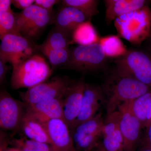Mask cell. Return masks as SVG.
I'll use <instances>...</instances> for the list:
<instances>
[{
	"label": "cell",
	"instance_id": "cell-22",
	"mask_svg": "<svg viewBox=\"0 0 151 151\" xmlns=\"http://www.w3.org/2000/svg\"><path fill=\"white\" fill-rule=\"evenodd\" d=\"M151 100V89L142 96L131 101V108L133 113L145 128L148 112Z\"/></svg>",
	"mask_w": 151,
	"mask_h": 151
},
{
	"label": "cell",
	"instance_id": "cell-25",
	"mask_svg": "<svg viewBox=\"0 0 151 151\" xmlns=\"http://www.w3.org/2000/svg\"><path fill=\"white\" fill-rule=\"evenodd\" d=\"M97 0H63V6H71L83 13L91 20L92 17L99 13Z\"/></svg>",
	"mask_w": 151,
	"mask_h": 151
},
{
	"label": "cell",
	"instance_id": "cell-12",
	"mask_svg": "<svg viewBox=\"0 0 151 151\" xmlns=\"http://www.w3.org/2000/svg\"><path fill=\"white\" fill-rule=\"evenodd\" d=\"M104 103L105 95L101 86L85 83L80 112L70 131L93 118Z\"/></svg>",
	"mask_w": 151,
	"mask_h": 151
},
{
	"label": "cell",
	"instance_id": "cell-33",
	"mask_svg": "<svg viewBox=\"0 0 151 151\" xmlns=\"http://www.w3.org/2000/svg\"><path fill=\"white\" fill-rule=\"evenodd\" d=\"M12 4L11 0H1L0 1V12H9L13 13V11L11 9Z\"/></svg>",
	"mask_w": 151,
	"mask_h": 151
},
{
	"label": "cell",
	"instance_id": "cell-13",
	"mask_svg": "<svg viewBox=\"0 0 151 151\" xmlns=\"http://www.w3.org/2000/svg\"><path fill=\"white\" fill-rule=\"evenodd\" d=\"M85 83L82 78L73 80L63 96V119L70 129L80 112Z\"/></svg>",
	"mask_w": 151,
	"mask_h": 151
},
{
	"label": "cell",
	"instance_id": "cell-17",
	"mask_svg": "<svg viewBox=\"0 0 151 151\" xmlns=\"http://www.w3.org/2000/svg\"><path fill=\"white\" fill-rule=\"evenodd\" d=\"M29 139L50 145L46 129L43 122L26 110L20 127L19 131Z\"/></svg>",
	"mask_w": 151,
	"mask_h": 151
},
{
	"label": "cell",
	"instance_id": "cell-3",
	"mask_svg": "<svg viewBox=\"0 0 151 151\" xmlns=\"http://www.w3.org/2000/svg\"><path fill=\"white\" fill-rule=\"evenodd\" d=\"M114 62L118 73L151 87V54L141 50L132 49Z\"/></svg>",
	"mask_w": 151,
	"mask_h": 151
},
{
	"label": "cell",
	"instance_id": "cell-2",
	"mask_svg": "<svg viewBox=\"0 0 151 151\" xmlns=\"http://www.w3.org/2000/svg\"><path fill=\"white\" fill-rule=\"evenodd\" d=\"M52 70L40 55H33L13 68L11 84L14 89L29 88L47 81Z\"/></svg>",
	"mask_w": 151,
	"mask_h": 151
},
{
	"label": "cell",
	"instance_id": "cell-4",
	"mask_svg": "<svg viewBox=\"0 0 151 151\" xmlns=\"http://www.w3.org/2000/svg\"><path fill=\"white\" fill-rule=\"evenodd\" d=\"M106 56L100 43L78 45L70 49V55L63 68L83 73L98 71L105 67Z\"/></svg>",
	"mask_w": 151,
	"mask_h": 151
},
{
	"label": "cell",
	"instance_id": "cell-15",
	"mask_svg": "<svg viewBox=\"0 0 151 151\" xmlns=\"http://www.w3.org/2000/svg\"><path fill=\"white\" fill-rule=\"evenodd\" d=\"M91 20L81 11L71 6H63L52 17V22L55 26L72 32L79 25Z\"/></svg>",
	"mask_w": 151,
	"mask_h": 151
},
{
	"label": "cell",
	"instance_id": "cell-23",
	"mask_svg": "<svg viewBox=\"0 0 151 151\" xmlns=\"http://www.w3.org/2000/svg\"><path fill=\"white\" fill-rule=\"evenodd\" d=\"M38 48L47 57L52 68L64 66L70 55V49H52L38 45Z\"/></svg>",
	"mask_w": 151,
	"mask_h": 151
},
{
	"label": "cell",
	"instance_id": "cell-30",
	"mask_svg": "<svg viewBox=\"0 0 151 151\" xmlns=\"http://www.w3.org/2000/svg\"><path fill=\"white\" fill-rule=\"evenodd\" d=\"M12 4L16 8L24 10L34 4L35 0H11Z\"/></svg>",
	"mask_w": 151,
	"mask_h": 151
},
{
	"label": "cell",
	"instance_id": "cell-24",
	"mask_svg": "<svg viewBox=\"0 0 151 151\" xmlns=\"http://www.w3.org/2000/svg\"><path fill=\"white\" fill-rule=\"evenodd\" d=\"M10 145L22 151H54L50 145L29 139L25 137L12 138Z\"/></svg>",
	"mask_w": 151,
	"mask_h": 151
},
{
	"label": "cell",
	"instance_id": "cell-36",
	"mask_svg": "<svg viewBox=\"0 0 151 151\" xmlns=\"http://www.w3.org/2000/svg\"><path fill=\"white\" fill-rule=\"evenodd\" d=\"M3 151H22L20 150L18 148L15 147H8L6 149H5Z\"/></svg>",
	"mask_w": 151,
	"mask_h": 151
},
{
	"label": "cell",
	"instance_id": "cell-20",
	"mask_svg": "<svg viewBox=\"0 0 151 151\" xmlns=\"http://www.w3.org/2000/svg\"><path fill=\"white\" fill-rule=\"evenodd\" d=\"M99 43L107 58H119L126 54L128 50L119 36L109 35L100 37Z\"/></svg>",
	"mask_w": 151,
	"mask_h": 151
},
{
	"label": "cell",
	"instance_id": "cell-14",
	"mask_svg": "<svg viewBox=\"0 0 151 151\" xmlns=\"http://www.w3.org/2000/svg\"><path fill=\"white\" fill-rule=\"evenodd\" d=\"M63 97L44 100L31 105L26 104L27 111L42 122L50 119H63Z\"/></svg>",
	"mask_w": 151,
	"mask_h": 151
},
{
	"label": "cell",
	"instance_id": "cell-34",
	"mask_svg": "<svg viewBox=\"0 0 151 151\" xmlns=\"http://www.w3.org/2000/svg\"><path fill=\"white\" fill-rule=\"evenodd\" d=\"M151 124V100L150 103V107L148 112L147 116V122L145 126V128L147 129L149 126Z\"/></svg>",
	"mask_w": 151,
	"mask_h": 151
},
{
	"label": "cell",
	"instance_id": "cell-26",
	"mask_svg": "<svg viewBox=\"0 0 151 151\" xmlns=\"http://www.w3.org/2000/svg\"><path fill=\"white\" fill-rule=\"evenodd\" d=\"M8 35L22 36L17 27L14 13L0 12V38Z\"/></svg>",
	"mask_w": 151,
	"mask_h": 151
},
{
	"label": "cell",
	"instance_id": "cell-35",
	"mask_svg": "<svg viewBox=\"0 0 151 151\" xmlns=\"http://www.w3.org/2000/svg\"><path fill=\"white\" fill-rule=\"evenodd\" d=\"M95 151H106L103 145L102 142H100L99 145L98 146L97 149L95 150Z\"/></svg>",
	"mask_w": 151,
	"mask_h": 151
},
{
	"label": "cell",
	"instance_id": "cell-1",
	"mask_svg": "<svg viewBox=\"0 0 151 151\" xmlns=\"http://www.w3.org/2000/svg\"><path fill=\"white\" fill-rule=\"evenodd\" d=\"M105 97L106 116L118 110L121 104L133 100L150 91L151 87L114 70L101 86Z\"/></svg>",
	"mask_w": 151,
	"mask_h": 151
},
{
	"label": "cell",
	"instance_id": "cell-11",
	"mask_svg": "<svg viewBox=\"0 0 151 151\" xmlns=\"http://www.w3.org/2000/svg\"><path fill=\"white\" fill-rule=\"evenodd\" d=\"M54 151H76L70 128L63 119L43 122Z\"/></svg>",
	"mask_w": 151,
	"mask_h": 151
},
{
	"label": "cell",
	"instance_id": "cell-6",
	"mask_svg": "<svg viewBox=\"0 0 151 151\" xmlns=\"http://www.w3.org/2000/svg\"><path fill=\"white\" fill-rule=\"evenodd\" d=\"M17 27L22 35L29 40H35L52 22V14L33 4L20 12L15 13Z\"/></svg>",
	"mask_w": 151,
	"mask_h": 151
},
{
	"label": "cell",
	"instance_id": "cell-27",
	"mask_svg": "<svg viewBox=\"0 0 151 151\" xmlns=\"http://www.w3.org/2000/svg\"><path fill=\"white\" fill-rule=\"evenodd\" d=\"M103 137L102 143L106 151H124V140L120 127L111 134Z\"/></svg>",
	"mask_w": 151,
	"mask_h": 151
},
{
	"label": "cell",
	"instance_id": "cell-9",
	"mask_svg": "<svg viewBox=\"0 0 151 151\" xmlns=\"http://www.w3.org/2000/svg\"><path fill=\"white\" fill-rule=\"evenodd\" d=\"M131 101L121 104L118 109L120 113V129L124 140V151H136L142 137V125L132 112Z\"/></svg>",
	"mask_w": 151,
	"mask_h": 151
},
{
	"label": "cell",
	"instance_id": "cell-28",
	"mask_svg": "<svg viewBox=\"0 0 151 151\" xmlns=\"http://www.w3.org/2000/svg\"><path fill=\"white\" fill-rule=\"evenodd\" d=\"M139 146L140 150H151V124L146 129L145 133L142 137Z\"/></svg>",
	"mask_w": 151,
	"mask_h": 151
},
{
	"label": "cell",
	"instance_id": "cell-31",
	"mask_svg": "<svg viewBox=\"0 0 151 151\" xmlns=\"http://www.w3.org/2000/svg\"><path fill=\"white\" fill-rule=\"evenodd\" d=\"M12 138H10L4 130L0 132V151H3L8 147Z\"/></svg>",
	"mask_w": 151,
	"mask_h": 151
},
{
	"label": "cell",
	"instance_id": "cell-10",
	"mask_svg": "<svg viewBox=\"0 0 151 151\" xmlns=\"http://www.w3.org/2000/svg\"><path fill=\"white\" fill-rule=\"evenodd\" d=\"M26 110V104L14 98L6 90L0 92V127L1 130L17 133Z\"/></svg>",
	"mask_w": 151,
	"mask_h": 151
},
{
	"label": "cell",
	"instance_id": "cell-37",
	"mask_svg": "<svg viewBox=\"0 0 151 151\" xmlns=\"http://www.w3.org/2000/svg\"><path fill=\"white\" fill-rule=\"evenodd\" d=\"M139 151H151V150H140Z\"/></svg>",
	"mask_w": 151,
	"mask_h": 151
},
{
	"label": "cell",
	"instance_id": "cell-16",
	"mask_svg": "<svg viewBox=\"0 0 151 151\" xmlns=\"http://www.w3.org/2000/svg\"><path fill=\"white\" fill-rule=\"evenodd\" d=\"M105 20L110 24L119 17L143 8L147 1L145 0H105Z\"/></svg>",
	"mask_w": 151,
	"mask_h": 151
},
{
	"label": "cell",
	"instance_id": "cell-5",
	"mask_svg": "<svg viewBox=\"0 0 151 151\" xmlns=\"http://www.w3.org/2000/svg\"><path fill=\"white\" fill-rule=\"evenodd\" d=\"M150 15L148 9L143 8L119 17L115 20V25L119 36L133 44H140L148 34Z\"/></svg>",
	"mask_w": 151,
	"mask_h": 151
},
{
	"label": "cell",
	"instance_id": "cell-29",
	"mask_svg": "<svg viewBox=\"0 0 151 151\" xmlns=\"http://www.w3.org/2000/svg\"><path fill=\"white\" fill-rule=\"evenodd\" d=\"M59 1L56 0H35V2L34 4L46 10L52 14L53 11V6Z\"/></svg>",
	"mask_w": 151,
	"mask_h": 151
},
{
	"label": "cell",
	"instance_id": "cell-18",
	"mask_svg": "<svg viewBox=\"0 0 151 151\" xmlns=\"http://www.w3.org/2000/svg\"><path fill=\"white\" fill-rule=\"evenodd\" d=\"M105 120L101 112L92 119L79 124L70 131L74 145L84 138L99 132H102Z\"/></svg>",
	"mask_w": 151,
	"mask_h": 151
},
{
	"label": "cell",
	"instance_id": "cell-19",
	"mask_svg": "<svg viewBox=\"0 0 151 151\" xmlns=\"http://www.w3.org/2000/svg\"><path fill=\"white\" fill-rule=\"evenodd\" d=\"M71 38L72 42L82 45L98 43L100 39L90 20L79 25L72 32Z\"/></svg>",
	"mask_w": 151,
	"mask_h": 151
},
{
	"label": "cell",
	"instance_id": "cell-32",
	"mask_svg": "<svg viewBox=\"0 0 151 151\" xmlns=\"http://www.w3.org/2000/svg\"><path fill=\"white\" fill-rule=\"evenodd\" d=\"M10 67L6 63L0 60V83L2 84L6 79V75Z\"/></svg>",
	"mask_w": 151,
	"mask_h": 151
},
{
	"label": "cell",
	"instance_id": "cell-7",
	"mask_svg": "<svg viewBox=\"0 0 151 151\" xmlns=\"http://www.w3.org/2000/svg\"><path fill=\"white\" fill-rule=\"evenodd\" d=\"M0 45V60L15 67L38 49L34 42L22 36L8 35L2 39Z\"/></svg>",
	"mask_w": 151,
	"mask_h": 151
},
{
	"label": "cell",
	"instance_id": "cell-21",
	"mask_svg": "<svg viewBox=\"0 0 151 151\" xmlns=\"http://www.w3.org/2000/svg\"><path fill=\"white\" fill-rule=\"evenodd\" d=\"M71 42V34L55 26L40 46L52 49L69 48Z\"/></svg>",
	"mask_w": 151,
	"mask_h": 151
},
{
	"label": "cell",
	"instance_id": "cell-8",
	"mask_svg": "<svg viewBox=\"0 0 151 151\" xmlns=\"http://www.w3.org/2000/svg\"><path fill=\"white\" fill-rule=\"evenodd\" d=\"M73 80L65 77L57 76L19 92L20 97L27 105H31L44 100L63 97L68 87Z\"/></svg>",
	"mask_w": 151,
	"mask_h": 151
}]
</instances>
